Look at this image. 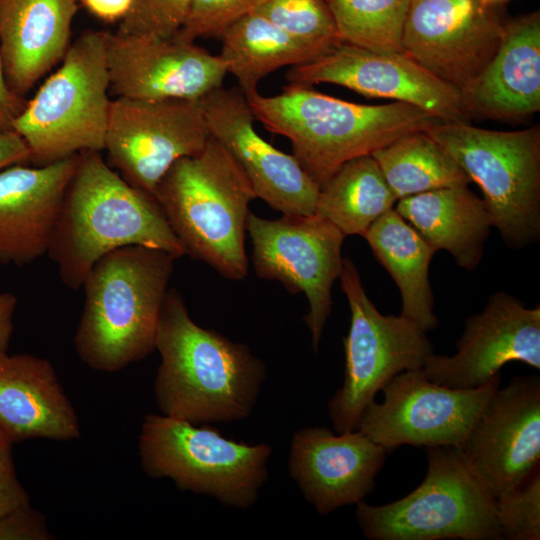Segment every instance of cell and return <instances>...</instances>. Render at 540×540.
<instances>
[{"label": "cell", "mask_w": 540, "mask_h": 540, "mask_svg": "<svg viewBox=\"0 0 540 540\" xmlns=\"http://www.w3.org/2000/svg\"><path fill=\"white\" fill-rule=\"evenodd\" d=\"M254 12L321 55L342 43L326 0H264Z\"/></svg>", "instance_id": "cell-31"}, {"label": "cell", "mask_w": 540, "mask_h": 540, "mask_svg": "<svg viewBox=\"0 0 540 540\" xmlns=\"http://www.w3.org/2000/svg\"><path fill=\"white\" fill-rule=\"evenodd\" d=\"M426 132L481 189L492 226L513 249L540 238V126L515 131L437 121Z\"/></svg>", "instance_id": "cell-7"}, {"label": "cell", "mask_w": 540, "mask_h": 540, "mask_svg": "<svg viewBox=\"0 0 540 540\" xmlns=\"http://www.w3.org/2000/svg\"><path fill=\"white\" fill-rule=\"evenodd\" d=\"M192 0H133L118 31L171 37L183 25Z\"/></svg>", "instance_id": "cell-34"}, {"label": "cell", "mask_w": 540, "mask_h": 540, "mask_svg": "<svg viewBox=\"0 0 540 540\" xmlns=\"http://www.w3.org/2000/svg\"><path fill=\"white\" fill-rule=\"evenodd\" d=\"M79 154L36 167L0 170V263L22 266L47 254Z\"/></svg>", "instance_id": "cell-21"}, {"label": "cell", "mask_w": 540, "mask_h": 540, "mask_svg": "<svg viewBox=\"0 0 540 540\" xmlns=\"http://www.w3.org/2000/svg\"><path fill=\"white\" fill-rule=\"evenodd\" d=\"M210 138L200 100H111L104 150L112 168L153 196L179 159L201 151Z\"/></svg>", "instance_id": "cell-13"}, {"label": "cell", "mask_w": 540, "mask_h": 540, "mask_svg": "<svg viewBox=\"0 0 540 540\" xmlns=\"http://www.w3.org/2000/svg\"><path fill=\"white\" fill-rule=\"evenodd\" d=\"M397 200L471 180L426 130L407 133L372 154Z\"/></svg>", "instance_id": "cell-29"}, {"label": "cell", "mask_w": 540, "mask_h": 540, "mask_svg": "<svg viewBox=\"0 0 540 540\" xmlns=\"http://www.w3.org/2000/svg\"><path fill=\"white\" fill-rule=\"evenodd\" d=\"M106 31H86L14 119L30 161L48 164L104 150L111 100Z\"/></svg>", "instance_id": "cell-6"}, {"label": "cell", "mask_w": 540, "mask_h": 540, "mask_svg": "<svg viewBox=\"0 0 540 540\" xmlns=\"http://www.w3.org/2000/svg\"><path fill=\"white\" fill-rule=\"evenodd\" d=\"M453 356L429 355L421 371L432 382L453 389L480 387L508 362L540 369V307L527 308L515 297L497 292L485 309L465 321Z\"/></svg>", "instance_id": "cell-19"}, {"label": "cell", "mask_w": 540, "mask_h": 540, "mask_svg": "<svg viewBox=\"0 0 540 540\" xmlns=\"http://www.w3.org/2000/svg\"><path fill=\"white\" fill-rule=\"evenodd\" d=\"M155 350L161 356L154 394L163 415L191 423L248 417L266 377L248 346L196 324L180 293L168 289Z\"/></svg>", "instance_id": "cell-1"}, {"label": "cell", "mask_w": 540, "mask_h": 540, "mask_svg": "<svg viewBox=\"0 0 540 540\" xmlns=\"http://www.w3.org/2000/svg\"><path fill=\"white\" fill-rule=\"evenodd\" d=\"M77 0H1L0 56L11 89L23 96L70 47Z\"/></svg>", "instance_id": "cell-24"}, {"label": "cell", "mask_w": 540, "mask_h": 540, "mask_svg": "<svg viewBox=\"0 0 540 540\" xmlns=\"http://www.w3.org/2000/svg\"><path fill=\"white\" fill-rule=\"evenodd\" d=\"M351 319L343 338V384L328 403L329 417L337 433L354 431L366 407L397 374L421 369L433 352L426 331L410 319L383 315L369 299L359 271L349 257L343 258L339 275Z\"/></svg>", "instance_id": "cell-10"}, {"label": "cell", "mask_w": 540, "mask_h": 540, "mask_svg": "<svg viewBox=\"0 0 540 540\" xmlns=\"http://www.w3.org/2000/svg\"><path fill=\"white\" fill-rule=\"evenodd\" d=\"M130 245L185 254L153 196L125 181L100 152H80L47 252L60 280L80 289L101 257Z\"/></svg>", "instance_id": "cell-2"}, {"label": "cell", "mask_w": 540, "mask_h": 540, "mask_svg": "<svg viewBox=\"0 0 540 540\" xmlns=\"http://www.w3.org/2000/svg\"><path fill=\"white\" fill-rule=\"evenodd\" d=\"M342 43L375 52L404 53L410 0H326Z\"/></svg>", "instance_id": "cell-30"}, {"label": "cell", "mask_w": 540, "mask_h": 540, "mask_svg": "<svg viewBox=\"0 0 540 540\" xmlns=\"http://www.w3.org/2000/svg\"><path fill=\"white\" fill-rule=\"evenodd\" d=\"M483 5L489 7H497L500 4H503L507 0H479Z\"/></svg>", "instance_id": "cell-41"}, {"label": "cell", "mask_w": 540, "mask_h": 540, "mask_svg": "<svg viewBox=\"0 0 540 540\" xmlns=\"http://www.w3.org/2000/svg\"><path fill=\"white\" fill-rule=\"evenodd\" d=\"M27 101L9 86L0 56V132L12 130L14 119L25 107Z\"/></svg>", "instance_id": "cell-37"}, {"label": "cell", "mask_w": 540, "mask_h": 540, "mask_svg": "<svg viewBox=\"0 0 540 540\" xmlns=\"http://www.w3.org/2000/svg\"><path fill=\"white\" fill-rule=\"evenodd\" d=\"M30 504L13 463L12 441L0 427V516Z\"/></svg>", "instance_id": "cell-36"}, {"label": "cell", "mask_w": 540, "mask_h": 540, "mask_svg": "<svg viewBox=\"0 0 540 540\" xmlns=\"http://www.w3.org/2000/svg\"><path fill=\"white\" fill-rule=\"evenodd\" d=\"M44 516L30 504L0 516V540H51Z\"/></svg>", "instance_id": "cell-35"}, {"label": "cell", "mask_w": 540, "mask_h": 540, "mask_svg": "<svg viewBox=\"0 0 540 540\" xmlns=\"http://www.w3.org/2000/svg\"><path fill=\"white\" fill-rule=\"evenodd\" d=\"M504 23L479 0H410L403 52L464 97L497 51Z\"/></svg>", "instance_id": "cell-14"}, {"label": "cell", "mask_w": 540, "mask_h": 540, "mask_svg": "<svg viewBox=\"0 0 540 540\" xmlns=\"http://www.w3.org/2000/svg\"><path fill=\"white\" fill-rule=\"evenodd\" d=\"M272 447L225 438L208 426L148 414L139 435L143 471L169 478L177 488L217 499L222 505L252 506L268 478Z\"/></svg>", "instance_id": "cell-9"}, {"label": "cell", "mask_w": 540, "mask_h": 540, "mask_svg": "<svg viewBox=\"0 0 540 540\" xmlns=\"http://www.w3.org/2000/svg\"><path fill=\"white\" fill-rule=\"evenodd\" d=\"M26 161L30 151L24 140L13 130L0 132V170Z\"/></svg>", "instance_id": "cell-38"}, {"label": "cell", "mask_w": 540, "mask_h": 540, "mask_svg": "<svg viewBox=\"0 0 540 540\" xmlns=\"http://www.w3.org/2000/svg\"><path fill=\"white\" fill-rule=\"evenodd\" d=\"M247 232L256 274L306 296L309 309L304 321L317 351L331 312V289L341 273L346 236L316 213L265 219L250 212Z\"/></svg>", "instance_id": "cell-12"}, {"label": "cell", "mask_w": 540, "mask_h": 540, "mask_svg": "<svg viewBox=\"0 0 540 540\" xmlns=\"http://www.w3.org/2000/svg\"><path fill=\"white\" fill-rule=\"evenodd\" d=\"M17 305V298L13 293H0V352L7 351L12 337L14 325L13 317Z\"/></svg>", "instance_id": "cell-40"}, {"label": "cell", "mask_w": 540, "mask_h": 540, "mask_svg": "<svg viewBox=\"0 0 540 540\" xmlns=\"http://www.w3.org/2000/svg\"><path fill=\"white\" fill-rule=\"evenodd\" d=\"M175 259L163 250L130 245L93 265L81 287L85 299L74 336L85 364L112 373L155 350Z\"/></svg>", "instance_id": "cell-4"}, {"label": "cell", "mask_w": 540, "mask_h": 540, "mask_svg": "<svg viewBox=\"0 0 540 540\" xmlns=\"http://www.w3.org/2000/svg\"><path fill=\"white\" fill-rule=\"evenodd\" d=\"M363 237L400 291L401 315L424 331L435 329L439 321L429 265L436 250L394 208L379 217Z\"/></svg>", "instance_id": "cell-26"}, {"label": "cell", "mask_w": 540, "mask_h": 540, "mask_svg": "<svg viewBox=\"0 0 540 540\" xmlns=\"http://www.w3.org/2000/svg\"><path fill=\"white\" fill-rule=\"evenodd\" d=\"M264 0H192L186 19L175 34L183 41L220 37L241 17L254 12Z\"/></svg>", "instance_id": "cell-33"}, {"label": "cell", "mask_w": 540, "mask_h": 540, "mask_svg": "<svg viewBox=\"0 0 540 540\" xmlns=\"http://www.w3.org/2000/svg\"><path fill=\"white\" fill-rule=\"evenodd\" d=\"M81 2L97 18L112 22L122 20L127 15L133 0H81Z\"/></svg>", "instance_id": "cell-39"}, {"label": "cell", "mask_w": 540, "mask_h": 540, "mask_svg": "<svg viewBox=\"0 0 540 540\" xmlns=\"http://www.w3.org/2000/svg\"><path fill=\"white\" fill-rule=\"evenodd\" d=\"M246 97L255 119L290 141L292 155L320 187L345 162L440 121L404 102L352 103L304 85Z\"/></svg>", "instance_id": "cell-3"}, {"label": "cell", "mask_w": 540, "mask_h": 540, "mask_svg": "<svg viewBox=\"0 0 540 540\" xmlns=\"http://www.w3.org/2000/svg\"><path fill=\"white\" fill-rule=\"evenodd\" d=\"M428 470L405 497L384 505L357 503L356 517L370 540H499L495 499L460 448H426Z\"/></svg>", "instance_id": "cell-8"}, {"label": "cell", "mask_w": 540, "mask_h": 540, "mask_svg": "<svg viewBox=\"0 0 540 540\" xmlns=\"http://www.w3.org/2000/svg\"><path fill=\"white\" fill-rule=\"evenodd\" d=\"M502 539H540V473L535 469L518 486L495 499Z\"/></svg>", "instance_id": "cell-32"}, {"label": "cell", "mask_w": 540, "mask_h": 540, "mask_svg": "<svg viewBox=\"0 0 540 540\" xmlns=\"http://www.w3.org/2000/svg\"><path fill=\"white\" fill-rule=\"evenodd\" d=\"M200 103L210 136L242 170L256 198L283 215L314 213L320 186L292 154L258 134L253 111L239 87L221 86Z\"/></svg>", "instance_id": "cell-16"}, {"label": "cell", "mask_w": 540, "mask_h": 540, "mask_svg": "<svg viewBox=\"0 0 540 540\" xmlns=\"http://www.w3.org/2000/svg\"><path fill=\"white\" fill-rule=\"evenodd\" d=\"M287 84L328 83L366 97L418 107L444 122L467 121L470 113L460 91L435 77L405 53H384L341 43L329 52L286 72Z\"/></svg>", "instance_id": "cell-15"}, {"label": "cell", "mask_w": 540, "mask_h": 540, "mask_svg": "<svg viewBox=\"0 0 540 540\" xmlns=\"http://www.w3.org/2000/svg\"><path fill=\"white\" fill-rule=\"evenodd\" d=\"M0 427L12 443L80 436L76 412L48 360L0 352Z\"/></svg>", "instance_id": "cell-22"}, {"label": "cell", "mask_w": 540, "mask_h": 540, "mask_svg": "<svg viewBox=\"0 0 540 540\" xmlns=\"http://www.w3.org/2000/svg\"><path fill=\"white\" fill-rule=\"evenodd\" d=\"M0 2H1V0H0Z\"/></svg>", "instance_id": "cell-42"}, {"label": "cell", "mask_w": 540, "mask_h": 540, "mask_svg": "<svg viewBox=\"0 0 540 540\" xmlns=\"http://www.w3.org/2000/svg\"><path fill=\"white\" fill-rule=\"evenodd\" d=\"M220 38L218 56L246 96L257 92L260 81L272 72L321 56L256 12L232 23Z\"/></svg>", "instance_id": "cell-27"}, {"label": "cell", "mask_w": 540, "mask_h": 540, "mask_svg": "<svg viewBox=\"0 0 540 540\" xmlns=\"http://www.w3.org/2000/svg\"><path fill=\"white\" fill-rule=\"evenodd\" d=\"M386 450L358 430L307 427L292 439L289 472L320 514L357 504L374 488Z\"/></svg>", "instance_id": "cell-20"}, {"label": "cell", "mask_w": 540, "mask_h": 540, "mask_svg": "<svg viewBox=\"0 0 540 540\" xmlns=\"http://www.w3.org/2000/svg\"><path fill=\"white\" fill-rule=\"evenodd\" d=\"M395 210L436 250L474 270L481 262L492 220L483 199L467 186H452L397 200Z\"/></svg>", "instance_id": "cell-25"}, {"label": "cell", "mask_w": 540, "mask_h": 540, "mask_svg": "<svg viewBox=\"0 0 540 540\" xmlns=\"http://www.w3.org/2000/svg\"><path fill=\"white\" fill-rule=\"evenodd\" d=\"M153 197L185 254L230 280L248 275L245 232L256 195L236 162L210 136L198 153L176 161Z\"/></svg>", "instance_id": "cell-5"}, {"label": "cell", "mask_w": 540, "mask_h": 540, "mask_svg": "<svg viewBox=\"0 0 540 540\" xmlns=\"http://www.w3.org/2000/svg\"><path fill=\"white\" fill-rule=\"evenodd\" d=\"M472 113L519 119L540 110V12L504 23L497 51L464 95Z\"/></svg>", "instance_id": "cell-23"}, {"label": "cell", "mask_w": 540, "mask_h": 540, "mask_svg": "<svg viewBox=\"0 0 540 540\" xmlns=\"http://www.w3.org/2000/svg\"><path fill=\"white\" fill-rule=\"evenodd\" d=\"M460 449L494 499L523 482L539 467V377H515L499 387Z\"/></svg>", "instance_id": "cell-18"}, {"label": "cell", "mask_w": 540, "mask_h": 540, "mask_svg": "<svg viewBox=\"0 0 540 540\" xmlns=\"http://www.w3.org/2000/svg\"><path fill=\"white\" fill-rule=\"evenodd\" d=\"M500 387V374L473 389H453L407 370L383 388L384 400L372 401L357 429L386 452L401 445L460 448L488 401Z\"/></svg>", "instance_id": "cell-11"}, {"label": "cell", "mask_w": 540, "mask_h": 540, "mask_svg": "<svg viewBox=\"0 0 540 540\" xmlns=\"http://www.w3.org/2000/svg\"><path fill=\"white\" fill-rule=\"evenodd\" d=\"M107 63L110 91L136 100H200L227 74L218 55L175 35L108 32Z\"/></svg>", "instance_id": "cell-17"}, {"label": "cell", "mask_w": 540, "mask_h": 540, "mask_svg": "<svg viewBox=\"0 0 540 540\" xmlns=\"http://www.w3.org/2000/svg\"><path fill=\"white\" fill-rule=\"evenodd\" d=\"M396 201L376 160L363 155L345 162L320 187L314 213L345 236H363Z\"/></svg>", "instance_id": "cell-28"}]
</instances>
